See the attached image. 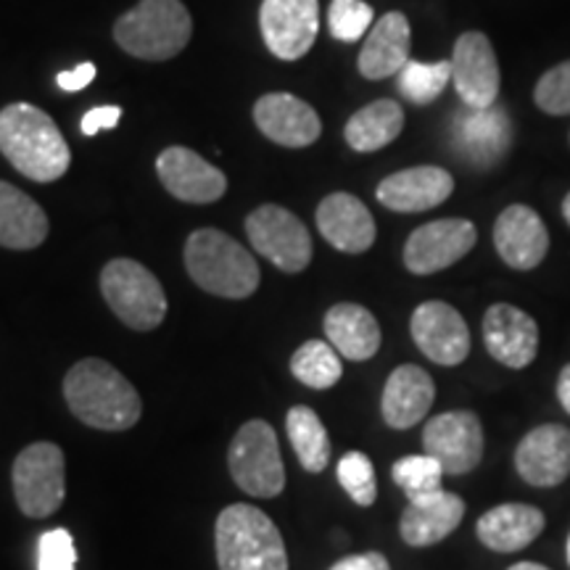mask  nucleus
<instances>
[{"instance_id":"nucleus-1","label":"nucleus","mask_w":570,"mask_h":570,"mask_svg":"<svg viewBox=\"0 0 570 570\" xmlns=\"http://www.w3.org/2000/svg\"><path fill=\"white\" fill-rule=\"evenodd\" d=\"M63 399L71 415L98 431H127L142 415L140 394L132 383L98 356H88L69 370Z\"/></svg>"},{"instance_id":"nucleus-2","label":"nucleus","mask_w":570,"mask_h":570,"mask_svg":"<svg viewBox=\"0 0 570 570\" xmlns=\"http://www.w3.org/2000/svg\"><path fill=\"white\" fill-rule=\"evenodd\" d=\"M0 154L19 175L35 183L59 180L71 164L61 130L32 104H9L0 111Z\"/></svg>"},{"instance_id":"nucleus-3","label":"nucleus","mask_w":570,"mask_h":570,"mask_svg":"<svg viewBox=\"0 0 570 570\" xmlns=\"http://www.w3.org/2000/svg\"><path fill=\"white\" fill-rule=\"evenodd\" d=\"M219 570H288V552L275 520L252 504H230L214 529Z\"/></svg>"},{"instance_id":"nucleus-4","label":"nucleus","mask_w":570,"mask_h":570,"mask_svg":"<svg viewBox=\"0 0 570 570\" xmlns=\"http://www.w3.org/2000/svg\"><path fill=\"white\" fill-rule=\"evenodd\" d=\"M185 267L198 288L223 298H248L262 281L254 254L214 227L190 233L185 244Z\"/></svg>"},{"instance_id":"nucleus-5","label":"nucleus","mask_w":570,"mask_h":570,"mask_svg":"<svg viewBox=\"0 0 570 570\" xmlns=\"http://www.w3.org/2000/svg\"><path fill=\"white\" fill-rule=\"evenodd\" d=\"M194 21L180 0H140L114 24L119 48L142 61H167L188 46Z\"/></svg>"},{"instance_id":"nucleus-6","label":"nucleus","mask_w":570,"mask_h":570,"mask_svg":"<svg viewBox=\"0 0 570 570\" xmlns=\"http://www.w3.org/2000/svg\"><path fill=\"white\" fill-rule=\"evenodd\" d=\"M101 294L111 312L132 331H154L167 317V296L148 267L135 259H111L101 273Z\"/></svg>"},{"instance_id":"nucleus-7","label":"nucleus","mask_w":570,"mask_h":570,"mask_svg":"<svg viewBox=\"0 0 570 570\" xmlns=\"http://www.w3.org/2000/svg\"><path fill=\"white\" fill-rule=\"evenodd\" d=\"M227 468L235 487L248 497L273 499L281 494L285 470L273 425L265 420H248L240 425L227 449Z\"/></svg>"},{"instance_id":"nucleus-8","label":"nucleus","mask_w":570,"mask_h":570,"mask_svg":"<svg viewBox=\"0 0 570 570\" xmlns=\"http://www.w3.org/2000/svg\"><path fill=\"white\" fill-rule=\"evenodd\" d=\"M13 497L27 518H48L67 497V460L61 446L51 441H35L24 446L11 468Z\"/></svg>"},{"instance_id":"nucleus-9","label":"nucleus","mask_w":570,"mask_h":570,"mask_svg":"<svg viewBox=\"0 0 570 570\" xmlns=\"http://www.w3.org/2000/svg\"><path fill=\"white\" fill-rule=\"evenodd\" d=\"M246 235L254 252L273 262L283 273L296 275L309 267L312 238L294 212L277 204H265L246 217Z\"/></svg>"},{"instance_id":"nucleus-10","label":"nucleus","mask_w":570,"mask_h":570,"mask_svg":"<svg viewBox=\"0 0 570 570\" xmlns=\"http://www.w3.org/2000/svg\"><path fill=\"white\" fill-rule=\"evenodd\" d=\"M423 449L446 475H465L483 460V425L475 412L452 410L431 417L423 428Z\"/></svg>"},{"instance_id":"nucleus-11","label":"nucleus","mask_w":570,"mask_h":570,"mask_svg":"<svg viewBox=\"0 0 570 570\" xmlns=\"http://www.w3.org/2000/svg\"><path fill=\"white\" fill-rule=\"evenodd\" d=\"M262 38L281 61H298L312 51L320 30L317 0H262Z\"/></svg>"},{"instance_id":"nucleus-12","label":"nucleus","mask_w":570,"mask_h":570,"mask_svg":"<svg viewBox=\"0 0 570 570\" xmlns=\"http://www.w3.org/2000/svg\"><path fill=\"white\" fill-rule=\"evenodd\" d=\"M475 240L479 230L470 219H436L412 230L404 244V267L412 275L441 273L473 252Z\"/></svg>"},{"instance_id":"nucleus-13","label":"nucleus","mask_w":570,"mask_h":570,"mask_svg":"<svg viewBox=\"0 0 570 570\" xmlns=\"http://www.w3.org/2000/svg\"><path fill=\"white\" fill-rule=\"evenodd\" d=\"M452 85L468 109H489L502 88L494 46L483 32H465L454 42Z\"/></svg>"},{"instance_id":"nucleus-14","label":"nucleus","mask_w":570,"mask_h":570,"mask_svg":"<svg viewBox=\"0 0 570 570\" xmlns=\"http://www.w3.org/2000/svg\"><path fill=\"white\" fill-rule=\"evenodd\" d=\"M415 346L436 365H462L470 354V331L462 315L446 302H423L410 320Z\"/></svg>"},{"instance_id":"nucleus-15","label":"nucleus","mask_w":570,"mask_h":570,"mask_svg":"<svg viewBox=\"0 0 570 570\" xmlns=\"http://www.w3.org/2000/svg\"><path fill=\"white\" fill-rule=\"evenodd\" d=\"M515 470L529 487L554 489L570 475V428L547 423L533 428L515 449Z\"/></svg>"},{"instance_id":"nucleus-16","label":"nucleus","mask_w":570,"mask_h":570,"mask_svg":"<svg viewBox=\"0 0 570 570\" xmlns=\"http://www.w3.org/2000/svg\"><path fill=\"white\" fill-rule=\"evenodd\" d=\"M483 344L499 365L523 370L539 354V325L512 304H491L483 315Z\"/></svg>"},{"instance_id":"nucleus-17","label":"nucleus","mask_w":570,"mask_h":570,"mask_svg":"<svg viewBox=\"0 0 570 570\" xmlns=\"http://www.w3.org/2000/svg\"><path fill=\"white\" fill-rule=\"evenodd\" d=\"M494 246L504 265L525 273L544 262L550 252V233L537 209L525 204H512L497 217Z\"/></svg>"},{"instance_id":"nucleus-18","label":"nucleus","mask_w":570,"mask_h":570,"mask_svg":"<svg viewBox=\"0 0 570 570\" xmlns=\"http://www.w3.org/2000/svg\"><path fill=\"white\" fill-rule=\"evenodd\" d=\"M156 173L164 188L185 204L219 202L227 190V177L204 156L185 146H173L156 159Z\"/></svg>"},{"instance_id":"nucleus-19","label":"nucleus","mask_w":570,"mask_h":570,"mask_svg":"<svg viewBox=\"0 0 570 570\" xmlns=\"http://www.w3.org/2000/svg\"><path fill=\"white\" fill-rule=\"evenodd\" d=\"M254 122L269 140L285 148L312 146L323 132L317 111L291 92H267L254 106Z\"/></svg>"},{"instance_id":"nucleus-20","label":"nucleus","mask_w":570,"mask_h":570,"mask_svg":"<svg viewBox=\"0 0 570 570\" xmlns=\"http://www.w3.org/2000/svg\"><path fill=\"white\" fill-rule=\"evenodd\" d=\"M454 190V177L441 167H410L402 173L389 175L386 180L377 185L375 196L386 209L402 212V214H415L436 209L452 196Z\"/></svg>"},{"instance_id":"nucleus-21","label":"nucleus","mask_w":570,"mask_h":570,"mask_svg":"<svg viewBox=\"0 0 570 570\" xmlns=\"http://www.w3.org/2000/svg\"><path fill=\"white\" fill-rule=\"evenodd\" d=\"M465 518V502L462 497L452 491H431V494L410 499V508L402 512L399 520V533H402L404 544L433 547L444 541Z\"/></svg>"},{"instance_id":"nucleus-22","label":"nucleus","mask_w":570,"mask_h":570,"mask_svg":"<svg viewBox=\"0 0 570 570\" xmlns=\"http://www.w3.org/2000/svg\"><path fill=\"white\" fill-rule=\"evenodd\" d=\"M317 230L344 254H365L377 235L373 214L352 194H331L320 202Z\"/></svg>"},{"instance_id":"nucleus-23","label":"nucleus","mask_w":570,"mask_h":570,"mask_svg":"<svg viewBox=\"0 0 570 570\" xmlns=\"http://www.w3.org/2000/svg\"><path fill=\"white\" fill-rule=\"evenodd\" d=\"M454 142L460 154L479 167H491L510 151L512 125L508 111L489 106V109H462L454 117Z\"/></svg>"},{"instance_id":"nucleus-24","label":"nucleus","mask_w":570,"mask_h":570,"mask_svg":"<svg viewBox=\"0 0 570 570\" xmlns=\"http://www.w3.org/2000/svg\"><path fill=\"white\" fill-rule=\"evenodd\" d=\"M436 402V383L417 365H399L389 375L381 396V415L394 431H407L428 415Z\"/></svg>"},{"instance_id":"nucleus-25","label":"nucleus","mask_w":570,"mask_h":570,"mask_svg":"<svg viewBox=\"0 0 570 570\" xmlns=\"http://www.w3.org/2000/svg\"><path fill=\"white\" fill-rule=\"evenodd\" d=\"M412 30L402 11H389L373 24L360 51V75L365 80H386L410 61Z\"/></svg>"},{"instance_id":"nucleus-26","label":"nucleus","mask_w":570,"mask_h":570,"mask_svg":"<svg viewBox=\"0 0 570 570\" xmlns=\"http://www.w3.org/2000/svg\"><path fill=\"white\" fill-rule=\"evenodd\" d=\"M547 520L544 512L533 504L510 502L497 504L489 512H483L475 523V537L491 552H518L525 550L531 541H537L544 531Z\"/></svg>"},{"instance_id":"nucleus-27","label":"nucleus","mask_w":570,"mask_h":570,"mask_svg":"<svg viewBox=\"0 0 570 570\" xmlns=\"http://www.w3.org/2000/svg\"><path fill=\"white\" fill-rule=\"evenodd\" d=\"M325 336L327 344L341 356L352 362L373 360L381 348V325L375 315L360 304H336L325 315Z\"/></svg>"},{"instance_id":"nucleus-28","label":"nucleus","mask_w":570,"mask_h":570,"mask_svg":"<svg viewBox=\"0 0 570 570\" xmlns=\"http://www.w3.org/2000/svg\"><path fill=\"white\" fill-rule=\"evenodd\" d=\"M46 212L24 190L0 180V246L11 252H30L48 238Z\"/></svg>"},{"instance_id":"nucleus-29","label":"nucleus","mask_w":570,"mask_h":570,"mask_svg":"<svg viewBox=\"0 0 570 570\" xmlns=\"http://www.w3.org/2000/svg\"><path fill=\"white\" fill-rule=\"evenodd\" d=\"M404 130V109L391 98L362 106L346 122L344 138L354 151L373 154L394 142Z\"/></svg>"},{"instance_id":"nucleus-30","label":"nucleus","mask_w":570,"mask_h":570,"mask_svg":"<svg viewBox=\"0 0 570 570\" xmlns=\"http://www.w3.org/2000/svg\"><path fill=\"white\" fill-rule=\"evenodd\" d=\"M285 431L306 473H323L331 462V436L317 412L306 404H296L285 415Z\"/></svg>"},{"instance_id":"nucleus-31","label":"nucleus","mask_w":570,"mask_h":570,"mask_svg":"<svg viewBox=\"0 0 570 570\" xmlns=\"http://www.w3.org/2000/svg\"><path fill=\"white\" fill-rule=\"evenodd\" d=\"M291 373L304 386L325 391L341 381L344 365H341V354L327 341H306L291 356Z\"/></svg>"},{"instance_id":"nucleus-32","label":"nucleus","mask_w":570,"mask_h":570,"mask_svg":"<svg viewBox=\"0 0 570 570\" xmlns=\"http://www.w3.org/2000/svg\"><path fill=\"white\" fill-rule=\"evenodd\" d=\"M399 92L407 98L410 104L428 106L444 92V88L452 82V61H407L402 71L396 75Z\"/></svg>"},{"instance_id":"nucleus-33","label":"nucleus","mask_w":570,"mask_h":570,"mask_svg":"<svg viewBox=\"0 0 570 570\" xmlns=\"http://www.w3.org/2000/svg\"><path fill=\"white\" fill-rule=\"evenodd\" d=\"M444 475V468L431 454H407V458L396 460L394 468H391V479L407 494V499L439 491Z\"/></svg>"},{"instance_id":"nucleus-34","label":"nucleus","mask_w":570,"mask_h":570,"mask_svg":"<svg viewBox=\"0 0 570 570\" xmlns=\"http://www.w3.org/2000/svg\"><path fill=\"white\" fill-rule=\"evenodd\" d=\"M341 489L352 497V502L360 504V508H373L377 499V479L375 468L365 452H348L338 460L336 468Z\"/></svg>"},{"instance_id":"nucleus-35","label":"nucleus","mask_w":570,"mask_h":570,"mask_svg":"<svg viewBox=\"0 0 570 570\" xmlns=\"http://www.w3.org/2000/svg\"><path fill=\"white\" fill-rule=\"evenodd\" d=\"M373 6L365 0H333L327 11L331 35L341 42H356L373 30Z\"/></svg>"},{"instance_id":"nucleus-36","label":"nucleus","mask_w":570,"mask_h":570,"mask_svg":"<svg viewBox=\"0 0 570 570\" xmlns=\"http://www.w3.org/2000/svg\"><path fill=\"white\" fill-rule=\"evenodd\" d=\"M533 101L544 114L552 117H568L570 114V61H562L558 67L539 77L533 88Z\"/></svg>"},{"instance_id":"nucleus-37","label":"nucleus","mask_w":570,"mask_h":570,"mask_svg":"<svg viewBox=\"0 0 570 570\" xmlns=\"http://www.w3.org/2000/svg\"><path fill=\"white\" fill-rule=\"evenodd\" d=\"M77 550L67 529H51L38 539V570H75Z\"/></svg>"},{"instance_id":"nucleus-38","label":"nucleus","mask_w":570,"mask_h":570,"mask_svg":"<svg viewBox=\"0 0 570 570\" xmlns=\"http://www.w3.org/2000/svg\"><path fill=\"white\" fill-rule=\"evenodd\" d=\"M119 119H122V109L119 106H98V109H90L85 114L80 127L90 138V135H98V130H114L119 125Z\"/></svg>"},{"instance_id":"nucleus-39","label":"nucleus","mask_w":570,"mask_h":570,"mask_svg":"<svg viewBox=\"0 0 570 570\" xmlns=\"http://www.w3.org/2000/svg\"><path fill=\"white\" fill-rule=\"evenodd\" d=\"M92 80H96V63H90V61H85V63H80V67H75V69L59 71V77H56L59 88L67 90V92L85 90Z\"/></svg>"},{"instance_id":"nucleus-40","label":"nucleus","mask_w":570,"mask_h":570,"mask_svg":"<svg viewBox=\"0 0 570 570\" xmlns=\"http://www.w3.org/2000/svg\"><path fill=\"white\" fill-rule=\"evenodd\" d=\"M331 570H391L386 554L381 552H362V554H348V558L338 560Z\"/></svg>"},{"instance_id":"nucleus-41","label":"nucleus","mask_w":570,"mask_h":570,"mask_svg":"<svg viewBox=\"0 0 570 570\" xmlns=\"http://www.w3.org/2000/svg\"><path fill=\"white\" fill-rule=\"evenodd\" d=\"M558 399H560V407L570 415V365H566L560 370L558 377Z\"/></svg>"},{"instance_id":"nucleus-42","label":"nucleus","mask_w":570,"mask_h":570,"mask_svg":"<svg viewBox=\"0 0 570 570\" xmlns=\"http://www.w3.org/2000/svg\"><path fill=\"white\" fill-rule=\"evenodd\" d=\"M508 570H550L547 566H539V562H515Z\"/></svg>"},{"instance_id":"nucleus-43","label":"nucleus","mask_w":570,"mask_h":570,"mask_svg":"<svg viewBox=\"0 0 570 570\" xmlns=\"http://www.w3.org/2000/svg\"><path fill=\"white\" fill-rule=\"evenodd\" d=\"M562 217H566V223L570 225V194L566 196V202H562Z\"/></svg>"},{"instance_id":"nucleus-44","label":"nucleus","mask_w":570,"mask_h":570,"mask_svg":"<svg viewBox=\"0 0 570 570\" xmlns=\"http://www.w3.org/2000/svg\"><path fill=\"white\" fill-rule=\"evenodd\" d=\"M566 558H568V566H570V537H568V547H566Z\"/></svg>"}]
</instances>
